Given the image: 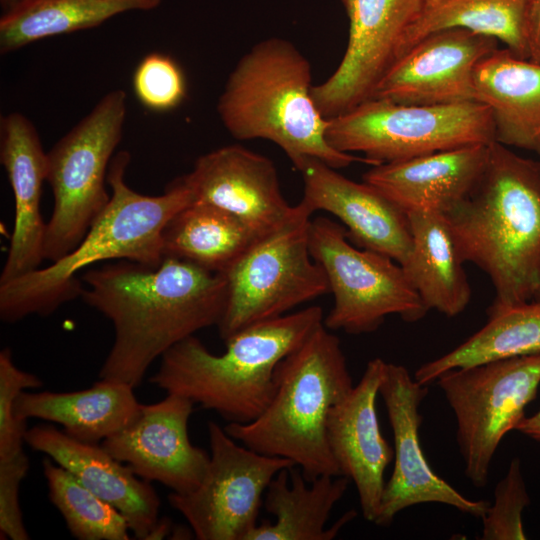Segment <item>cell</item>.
Instances as JSON below:
<instances>
[{
  "mask_svg": "<svg viewBox=\"0 0 540 540\" xmlns=\"http://www.w3.org/2000/svg\"><path fill=\"white\" fill-rule=\"evenodd\" d=\"M532 301H535V302H538L540 303V290L539 292L535 295L534 299Z\"/></svg>",
  "mask_w": 540,
  "mask_h": 540,
  "instance_id": "obj_40",
  "label": "cell"
},
{
  "mask_svg": "<svg viewBox=\"0 0 540 540\" xmlns=\"http://www.w3.org/2000/svg\"><path fill=\"white\" fill-rule=\"evenodd\" d=\"M340 1L349 21L347 47L336 70L312 87L313 100L326 119L372 98L396 61L407 28L426 4V0Z\"/></svg>",
  "mask_w": 540,
  "mask_h": 540,
  "instance_id": "obj_14",
  "label": "cell"
},
{
  "mask_svg": "<svg viewBox=\"0 0 540 540\" xmlns=\"http://www.w3.org/2000/svg\"><path fill=\"white\" fill-rule=\"evenodd\" d=\"M173 530L172 522L169 518H159L157 523L154 525L150 533L148 534L146 540H159L163 539L166 536L171 535Z\"/></svg>",
  "mask_w": 540,
  "mask_h": 540,
  "instance_id": "obj_38",
  "label": "cell"
},
{
  "mask_svg": "<svg viewBox=\"0 0 540 540\" xmlns=\"http://www.w3.org/2000/svg\"><path fill=\"white\" fill-rule=\"evenodd\" d=\"M432 1H435V0H426V3H428V2H432Z\"/></svg>",
  "mask_w": 540,
  "mask_h": 540,
  "instance_id": "obj_41",
  "label": "cell"
},
{
  "mask_svg": "<svg viewBox=\"0 0 540 540\" xmlns=\"http://www.w3.org/2000/svg\"><path fill=\"white\" fill-rule=\"evenodd\" d=\"M193 202L216 206L262 237L291 214L274 163L241 145L217 148L198 157L181 177Z\"/></svg>",
  "mask_w": 540,
  "mask_h": 540,
  "instance_id": "obj_17",
  "label": "cell"
},
{
  "mask_svg": "<svg viewBox=\"0 0 540 540\" xmlns=\"http://www.w3.org/2000/svg\"><path fill=\"white\" fill-rule=\"evenodd\" d=\"M25 0H0L2 15L18 7Z\"/></svg>",
  "mask_w": 540,
  "mask_h": 540,
  "instance_id": "obj_39",
  "label": "cell"
},
{
  "mask_svg": "<svg viewBox=\"0 0 540 540\" xmlns=\"http://www.w3.org/2000/svg\"><path fill=\"white\" fill-rule=\"evenodd\" d=\"M497 43L493 37L466 29L430 34L391 65L372 98L413 105L476 101L474 69L498 49Z\"/></svg>",
  "mask_w": 540,
  "mask_h": 540,
  "instance_id": "obj_16",
  "label": "cell"
},
{
  "mask_svg": "<svg viewBox=\"0 0 540 540\" xmlns=\"http://www.w3.org/2000/svg\"><path fill=\"white\" fill-rule=\"evenodd\" d=\"M309 250L334 297L323 319L327 329L358 335L377 330L388 315L407 322L426 315L402 266L384 254L354 247L340 224L323 216L311 220Z\"/></svg>",
  "mask_w": 540,
  "mask_h": 540,
  "instance_id": "obj_11",
  "label": "cell"
},
{
  "mask_svg": "<svg viewBox=\"0 0 540 540\" xmlns=\"http://www.w3.org/2000/svg\"><path fill=\"white\" fill-rule=\"evenodd\" d=\"M527 0H435L407 28L397 59L426 36L447 29H466L493 37L514 55L528 59L525 37ZM396 59V60H397Z\"/></svg>",
  "mask_w": 540,
  "mask_h": 540,
  "instance_id": "obj_30",
  "label": "cell"
},
{
  "mask_svg": "<svg viewBox=\"0 0 540 540\" xmlns=\"http://www.w3.org/2000/svg\"><path fill=\"white\" fill-rule=\"evenodd\" d=\"M132 88L141 105L155 112L177 108L186 96L182 69L170 56L159 52L140 60L133 72Z\"/></svg>",
  "mask_w": 540,
  "mask_h": 540,
  "instance_id": "obj_32",
  "label": "cell"
},
{
  "mask_svg": "<svg viewBox=\"0 0 540 540\" xmlns=\"http://www.w3.org/2000/svg\"><path fill=\"white\" fill-rule=\"evenodd\" d=\"M48 496L71 535L79 540H128L126 518L51 458L42 461Z\"/></svg>",
  "mask_w": 540,
  "mask_h": 540,
  "instance_id": "obj_31",
  "label": "cell"
},
{
  "mask_svg": "<svg viewBox=\"0 0 540 540\" xmlns=\"http://www.w3.org/2000/svg\"><path fill=\"white\" fill-rule=\"evenodd\" d=\"M29 469L24 451L0 461V532L1 539L28 540L19 502L20 484Z\"/></svg>",
  "mask_w": 540,
  "mask_h": 540,
  "instance_id": "obj_35",
  "label": "cell"
},
{
  "mask_svg": "<svg viewBox=\"0 0 540 540\" xmlns=\"http://www.w3.org/2000/svg\"><path fill=\"white\" fill-rule=\"evenodd\" d=\"M386 362L371 359L357 385L329 411L326 434L340 475L355 484L366 521L375 523L394 449L383 437L376 399Z\"/></svg>",
  "mask_w": 540,
  "mask_h": 540,
  "instance_id": "obj_18",
  "label": "cell"
},
{
  "mask_svg": "<svg viewBox=\"0 0 540 540\" xmlns=\"http://www.w3.org/2000/svg\"><path fill=\"white\" fill-rule=\"evenodd\" d=\"M274 380L265 410L225 431L258 453L289 459L307 482L341 476L326 434L330 409L354 386L339 338L322 323L278 363Z\"/></svg>",
  "mask_w": 540,
  "mask_h": 540,
  "instance_id": "obj_6",
  "label": "cell"
},
{
  "mask_svg": "<svg viewBox=\"0 0 540 540\" xmlns=\"http://www.w3.org/2000/svg\"><path fill=\"white\" fill-rule=\"evenodd\" d=\"M345 476L322 475L309 482L294 466L283 469L266 489L265 509L274 522L263 521L246 540H331L357 513L347 511L326 528L330 513L347 490Z\"/></svg>",
  "mask_w": 540,
  "mask_h": 540,
  "instance_id": "obj_25",
  "label": "cell"
},
{
  "mask_svg": "<svg viewBox=\"0 0 540 540\" xmlns=\"http://www.w3.org/2000/svg\"><path fill=\"white\" fill-rule=\"evenodd\" d=\"M25 443L49 456L127 520L137 539H146L159 520L160 499L150 482L139 479L102 445L72 438L52 425L27 429Z\"/></svg>",
  "mask_w": 540,
  "mask_h": 540,
  "instance_id": "obj_20",
  "label": "cell"
},
{
  "mask_svg": "<svg viewBox=\"0 0 540 540\" xmlns=\"http://www.w3.org/2000/svg\"><path fill=\"white\" fill-rule=\"evenodd\" d=\"M260 237L238 218L207 203L192 202L166 223L163 257L225 273Z\"/></svg>",
  "mask_w": 540,
  "mask_h": 540,
  "instance_id": "obj_27",
  "label": "cell"
},
{
  "mask_svg": "<svg viewBox=\"0 0 540 540\" xmlns=\"http://www.w3.org/2000/svg\"><path fill=\"white\" fill-rule=\"evenodd\" d=\"M412 245L401 264L408 280L428 310L454 317L471 298L464 259L443 213L407 212Z\"/></svg>",
  "mask_w": 540,
  "mask_h": 540,
  "instance_id": "obj_26",
  "label": "cell"
},
{
  "mask_svg": "<svg viewBox=\"0 0 540 540\" xmlns=\"http://www.w3.org/2000/svg\"><path fill=\"white\" fill-rule=\"evenodd\" d=\"M516 431L540 442V409L531 416L524 417L516 426Z\"/></svg>",
  "mask_w": 540,
  "mask_h": 540,
  "instance_id": "obj_37",
  "label": "cell"
},
{
  "mask_svg": "<svg viewBox=\"0 0 540 540\" xmlns=\"http://www.w3.org/2000/svg\"><path fill=\"white\" fill-rule=\"evenodd\" d=\"M312 87L309 60L290 41L269 38L240 58L219 97L217 112L235 139L271 141L294 166L308 157L335 169L354 162L370 164L365 157L328 143L327 119L313 100Z\"/></svg>",
  "mask_w": 540,
  "mask_h": 540,
  "instance_id": "obj_5",
  "label": "cell"
},
{
  "mask_svg": "<svg viewBox=\"0 0 540 540\" xmlns=\"http://www.w3.org/2000/svg\"><path fill=\"white\" fill-rule=\"evenodd\" d=\"M162 0H25L0 18V53L42 39L97 27L129 11H149Z\"/></svg>",
  "mask_w": 540,
  "mask_h": 540,
  "instance_id": "obj_28",
  "label": "cell"
},
{
  "mask_svg": "<svg viewBox=\"0 0 540 540\" xmlns=\"http://www.w3.org/2000/svg\"><path fill=\"white\" fill-rule=\"evenodd\" d=\"M487 323L448 353L421 365L414 378L435 382L447 370L491 360L540 353V303L488 309Z\"/></svg>",
  "mask_w": 540,
  "mask_h": 540,
  "instance_id": "obj_29",
  "label": "cell"
},
{
  "mask_svg": "<svg viewBox=\"0 0 540 540\" xmlns=\"http://www.w3.org/2000/svg\"><path fill=\"white\" fill-rule=\"evenodd\" d=\"M208 435L210 460L201 483L187 493H170L169 504L199 540H246L271 480L295 465L238 445L216 422L208 423Z\"/></svg>",
  "mask_w": 540,
  "mask_h": 540,
  "instance_id": "obj_12",
  "label": "cell"
},
{
  "mask_svg": "<svg viewBox=\"0 0 540 540\" xmlns=\"http://www.w3.org/2000/svg\"><path fill=\"white\" fill-rule=\"evenodd\" d=\"M428 393L409 370L386 362L379 387L394 437V468L385 483L376 525L388 526L402 510L423 503H441L483 519L490 503L471 500L438 476L423 453L419 407Z\"/></svg>",
  "mask_w": 540,
  "mask_h": 540,
  "instance_id": "obj_13",
  "label": "cell"
},
{
  "mask_svg": "<svg viewBox=\"0 0 540 540\" xmlns=\"http://www.w3.org/2000/svg\"><path fill=\"white\" fill-rule=\"evenodd\" d=\"M41 386L38 376L16 366L9 348L0 351V461L23 451L27 427L15 416L16 399L25 389Z\"/></svg>",
  "mask_w": 540,
  "mask_h": 540,
  "instance_id": "obj_34",
  "label": "cell"
},
{
  "mask_svg": "<svg viewBox=\"0 0 540 540\" xmlns=\"http://www.w3.org/2000/svg\"><path fill=\"white\" fill-rule=\"evenodd\" d=\"M473 85L491 110L496 141L540 154V65L496 49L476 65Z\"/></svg>",
  "mask_w": 540,
  "mask_h": 540,
  "instance_id": "obj_23",
  "label": "cell"
},
{
  "mask_svg": "<svg viewBox=\"0 0 540 540\" xmlns=\"http://www.w3.org/2000/svg\"><path fill=\"white\" fill-rule=\"evenodd\" d=\"M525 37L528 59L540 65V0H527Z\"/></svg>",
  "mask_w": 540,
  "mask_h": 540,
  "instance_id": "obj_36",
  "label": "cell"
},
{
  "mask_svg": "<svg viewBox=\"0 0 540 540\" xmlns=\"http://www.w3.org/2000/svg\"><path fill=\"white\" fill-rule=\"evenodd\" d=\"M126 116V92L111 90L47 152L54 206L46 222L45 260L71 252L109 203L105 182Z\"/></svg>",
  "mask_w": 540,
  "mask_h": 540,
  "instance_id": "obj_7",
  "label": "cell"
},
{
  "mask_svg": "<svg viewBox=\"0 0 540 540\" xmlns=\"http://www.w3.org/2000/svg\"><path fill=\"white\" fill-rule=\"evenodd\" d=\"M302 175V201L313 211L336 216L348 239L358 247L384 254L400 265L407 258L412 236L407 213L378 189L355 182L317 158L294 166Z\"/></svg>",
  "mask_w": 540,
  "mask_h": 540,
  "instance_id": "obj_19",
  "label": "cell"
},
{
  "mask_svg": "<svg viewBox=\"0 0 540 540\" xmlns=\"http://www.w3.org/2000/svg\"><path fill=\"white\" fill-rule=\"evenodd\" d=\"M435 382L456 418L464 474L483 488L500 442L537 395L540 353L453 368Z\"/></svg>",
  "mask_w": 540,
  "mask_h": 540,
  "instance_id": "obj_10",
  "label": "cell"
},
{
  "mask_svg": "<svg viewBox=\"0 0 540 540\" xmlns=\"http://www.w3.org/2000/svg\"><path fill=\"white\" fill-rule=\"evenodd\" d=\"M465 262L491 280L488 309L532 301L540 290V161L489 144L470 194L444 214Z\"/></svg>",
  "mask_w": 540,
  "mask_h": 540,
  "instance_id": "obj_2",
  "label": "cell"
},
{
  "mask_svg": "<svg viewBox=\"0 0 540 540\" xmlns=\"http://www.w3.org/2000/svg\"><path fill=\"white\" fill-rule=\"evenodd\" d=\"M530 503L524 483L520 459L511 461L507 474L497 484L494 503L489 505L482 519L483 540H523L526 534L522 524L523 509Z\"/></svg>",
  "mask_w": 540,
  "mask_h": 540,
  "instance_id": "obj_33",
  "label": "cell"
},
{
  "mask_svg": "<svg viewBox=\"0 0 540 540\" xmlns=\"http://www.w3.org/2000/svg\"><path fill=\"white\" fill-rule=\"evenodd\" d=\"M193 407L190 399L177 394L142 404L138 417L101 445L143 480L159 482L172 492H190L201 483L210 460L188 435Z\"/></svg>",
  "mask_w": 540,
  "mask_h": 540,
  "instance_id": "obj_15",
  "label": "cell"
},
{
  "mask_svg": "<svg viewBox=\"0 0 540 540\" xmlns=\"http://www.w3.org/2000/svg\"><path fill=\"white\" fill-rule=\"evenodd\" d=\"M312 214L301 200L285 221L257 239L223 273L227 302L217 325L222 340L330 293L327 277L309 250Z\"/></svg>",
  "mask_w": 540,
  "mask_h": 540,
  "instance_id": "obj_9",
  "label": "cell"
},
{
  "mask_svg": "<svg viewBox=\"0 0 540 540\" xmlns=\"http://www.w3.org/2000/svg\"><path fill=\"white\" fill-rule=\"evenodd\" d=\"M130 160L127 151L113 156L107 174L110 201L71 252L45 268L0 284L3 322L47 316L80 297L83 282L78 274L97 262L124 259L156 266L163 260V228L172 216L193 202L192 194L181 177L161 195L136 192L125 181Z\"/></svg>",
  "mask_w": 540,
  "mask_h": 540,
  "instance_id": "obj_3",
  "label": "cell"
},
{
  "mask_svg": "<svg viewBox=\"0 0 540 540\" xmlns=\"http://www.w3.org/2000/svg\"><path fill=\"white\" fill-rule=\"evenodd\" d=\"M321 307L248 326L227 340L221 355L211 353L194 335L161 356L149 381L167 394L190 399L229 423L256 419L275 393L278 363L323 323Z\"/></svg>",
  "mask_w": 540,
  "mask_h": 540,
  "instance_id": "obj_4",
  "label": "cell"
},
{
  "mask_svg": "<svg viewBox=\"0 0 540 540\" xmlns=\"http://www.w3.org/2000/svg\"><path fill=\"white\" fill-rule=\"evenodd\" d=\"M0 162L14 196L15 218L0 284L38 269L44 260L46 223L40 212L47 152L32 121L20 112L0 118Z\"/></svg>",
  "mask_w": 540,
  "mask_h": 540,
  "instance_id": "obj_21",
  "label": "cell"
},
{
  "mask_svg": "<svg viewBox=\"0 0 540 540\" xmlns=\"http://www.w3.org/2000/svg\"><path fill=\"white\" fill-rule=\"evenodd\" d=\"M488 148L489 144H476L376 165L364 173L363 181L406 213L423 210L445 214L476 185Z\"/></svg>",
  "mask_w": 540,
  "mask_h": 540,
  "instance_id": "obj_22",
  "label": "cell"
},
{
  "mask_svg": "<svg viewBox=\"0 0 540 540\" xmlns=\"http://www.w3.org/2000/svg\"><path fill=\"white\" fill-rule=\"evenodd\" d=\"M134 387L101 379L88 389L73 392L23 391L15 401V416L59 424L77 440L99 443L131 424L139 415Z\"/></svg>",
  "mask_w": 540,
  "mask_h": 540,
  "instance_id": "obj_24",
  "label": "cell"
},
{
  "mask_svg": "<svg viewBox=\"0 0 540 540\" xmlns=\"http://www.w3.org/2000/svg\"><path fill=\"white\" fill-rule=\"evenodd\" d=\"M80 297L106 316L114 341L100 379L139 386L151 364L197 331L218 325L227 302L223 273L164 257L156 266L113 260L89 268Z\"/></svg>",
  "mask_w": 540,
  "mask_h": 540,
  "instance_id": "obj_1",
  "label": "cell"
},
{
  "mask_svg": "<svg viewBox=\"0 0 540 540\" xmlns=\"http://www.w3.org/2000/svg\"><path fill=\"white\" fill-rule=\"evenodd\" d=\"M326 139L372 166L496 141L491 110L476 101L413 105L371 98L327 119Z\"/></svg>",
  "mask_w": 540,
  "mask_h": 540,
  "instance_id": "obj_8",
  "label": "cell"
}]
</instances>
